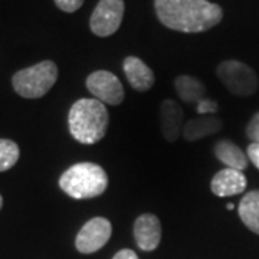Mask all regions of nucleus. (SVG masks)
<instances>
[{
	"instance_id": "23",
	"label": "nucleus",
	"mask_w": 259,
	"mask_h": 259,
	"mask_svg": "<svg viewBox=\"0 0 259 259\" xmlns=\"http://www.w3.org/2000/svg\"><path fill=\"white\" fill-rule=\"evenodd\" d=\"M2 206H3V197H2V194H0V209H2Z\"/></svg>"
},
{
	"instance_id": "9",
	"label": "nucleus",
	"mask_w": 259,
	"mask_h": 259,
	"mask_svg": "<svg viewBox=\"0 0 259 259\" xmlns=\"http://www.w3.org/2000/svg\"><path fill=\"white\" fill-rule=\"evenodd\" d=\"M134 238L141 250H154L161 241V223L156 214L143 213L134 222Z\"/></svg>"
},
{
	"instance_id": "20",
	"label": "nucleus",
	"mask_w": 259,
	"mask_h": 259,
	"mask_svg": "<svg viewBox=\"0 0 259 259\" xmlns=\"http://www.w3.org/2000/svg\"><path fill=\"white\" fill-rule=\"evenodd\" d=\"M246 156L250 163H253V166L259 168V144L258 143H250L246 150Z\"/></svg>"
},
{
	"instance_id": "11",
	"label": "nucleus",
	"mask_w": 259,
	"mask_h": 259,
	"mask_svg": "<svg viewBox=\"0 0 259 259\" xmlns=\"http://www.w3.org/2000/svg\"><path fill=\"white\" fill-rule=\"evenodd\" d=\"M246 185H248L246 177L242 171L226 167L213 176L210 189L212 193L218 197H229V196L243 193Z\"/></svg>"
},
{
	"instance_id": "1",
	"label": "nucleus",
	"mask_w": 259,
	"mask_h": 259,
	"mask_svg": "<svg viewBox=\"0 0 259 259\" xmlns=\"http://www.w3.org/2000/svg\"><path fill=\"white\" fill-rule=\"evenodd\" d=\"M154 9L166 28L183 33L206 32L223 18L222 8L209 0H156Z\"/></svg>"
},
{
	"instance_id": "8",
	"label": "nucleus",
	"mask_w": 259,
	"mask_h": 259,
	"mask_svg": "<svg viewBox=\"0 0 259 259\" xmlns=\"http://www.w3.org/2000/svg\"><path fill=\"white\" fill-rule=\"evenodd\" d=\"M112 233L111 222L105 218H93L83 225L75 239V248L81 253H94L110 241Z\"/></svg>"
},
{
	"instance_id": "6",
	"label": "nucleus",
	"mask_w": 259,
	"mask_h": 259,
	"mask_svg": "<svg viewBox=\"0 0 259 259\" xmlns=\"http://www.w3.org/2000/svg\"><path fill=\"white\" fill-rule=\"evenodd\" d=\"M122 16L124 0H100L90 19V29L97 36H111L121 26Z\"/></svg>"
},
{
	"instance_id": "10",
	"label": "nucleus",
	"mask_w": 259,
	"mask_h": 259,
	"mask_svg": "<svg viewBox=\"0 0 259 259\" xmlns=\"http://www.w3.org/2000/svg\"><path fill=\"white\" fill-rule=\"evenodd\" d=\"M185 111L175 100H164L160 105L161 134L168 143H175L183 133Z\"/></svg>"
},
{
	"instance_id": "18",
	"label": "nucleus",
	"mask_w": 259,
	"mask_h": 259,
	"mask_svg": "<svg viewBox=\"0 0 259 259\" xmlns=\"http://www.w3.org/2000/svg\"><path fill=\"white\" fill-rule=\"evenodd\" d=\"M246 136L248 139L252 140V143L259 144V111L253 114V117L246 125Z\"/></svg>"
},
{
	"instance_id": "16",
	"label": "nucleus",
	"mask_w": 259,
	"mask_h": 259,
	"mask_svg": "<svg viewBox=\"0 0 259 259\" xmlns=\"http://www.w3.org/2000/svg\"><path fill=\"white\" fill-rule=\"evenodd\" d=\"M238 213L243 225L259 235V190H252L242 197Z\"/></svg>"
},
{
	"instance_id": "12",
	"label": "nucleus",
	"mask_w": 259,
	"mask_h": 259,
	"mask_svg": "<svg viewBox=\"0 0 259 259\" xmlns=\"http://www.w3.org/2000/svg\"><path fill=\"white\" fill-rule=\"evenodd\" d=\"M122 69L130 85L139 93H146L151 90L156 82L154 72L137 56H127L122 62Z\"/></svg>"
},
{
	"instance_id": "19",
	"label": "nucleus",
	"mask_w": 259,
	"mask_h": 259,
	"mask_svg": "<svg viewBox=\"0 0 259 259\" xmlns=\"http://www.w3.org/2000/svg\"><path fill=\"white\" fill-rule=\"evenodd\" d=\"M55 5L66 13H74L83 5V0H55Z\"/></svg>"
},
{
	"instance_id": "3",
	"label": "nucleus",
	"mask_w": 259,
	"mask_h": 259,
	"mask_svg": "<svg viewBox=\"0 0 259 259\" xmlns=\"http://www.w3.org/2000/svg\"><path fill=\"white\" fill-rule=\"evenodd\" d=\"M59 187L76 200L94 199L107 190L108 176L105 170L95 163H76L59 177Z\"/></svg>"
},
{
	"instance_id": "21",
	"label": "nucleus",
	"mask_w": 259,
	"mask_h": 259,
	"mask_svg": "<svg viewBox=\"0 0 259 259\" xmlns=\"http://www.w3.org/2000/svg\"><path fill=\"white\" fill-rule=\"evenodd\" d=\"M112 259H139V256H137V253H136L134 250L121 249L120 252H117V253L114 255V258Z\"/></svg>"
},
{
	"instance_id": "4",
	"label": "nucleus",
	"mask_w": 259,
	"mask_h": 259,
	"mask_svg": "<svg viewBox=\"0 0 259 259\" xmlns=\"http://www.w3.org/2000/svg\"><path fill=\"white\" fill-rule=\"evenodd\" d=\"M58 79V66L52 61H42L39 64L20 69L12 78L16 94L23 98H42L55 85Z\"/></svg>"
},
{
	"instance_id": "5",
	"label": "nucleus",
	"mask_w": 259,
	"mask_h": 259,
	"mask_svg": "<svg viewBox=\"0 0 259 259\" xmlns=\"http://www.w3.org/2000/svg\"><path fill=\"white\" fill-rule=\"evenodd\" d=\"M216 74L228 91L233 95L250 97L258 90V76L255 71L239 61H223L218 66Z\"/></svg>"
},
{
	"instance_id": "14",
	"label": "nucleus",
	"mask_w": 259,
	"mask_h": 259,
	"mask_svg": "<svg viewBox=\"0 0 259 259\" xmlns=\"http://www.w3.org/2000/svg\"><path fill=\"white\" fill-rule=\"evenodd\" d=\"M175 87L180 97V100L186 104H202L204 100H207L206 87L200 79L190 76V75H180L175 79Z\"/></svg>"
},
{
	"instance_id": "13",
	"label": "nucleus",
	"mask_w": 259,
	"mask_h": 259,
	"mask_svg": "<svg viewBox=\"0 0 259 259\" xmlns=\"http://www.w3.org/2000/svg\"><path fill=\"white\" fill-rule=\"evenodd\" d=\"M222 128V121L213 114H204L189 120L183 125V137L187 141H197L216 134Z\"/></svg>"
},
{
	"instance_id": "2",
	"label": "nucleus",
	"mask_w": 259,
	"mask_h": 259,
	"mask_svg": "<svg viewBox=\"0 0 259 259\" xmlns=\"http://www.w3.org/2000/svg\"><path fill=\"white\" fill-rule=\"evenodd\" d=\"M110 114L107 107L95 98H81L71 107L68 125L71 136L81 144L101 141L108 128Z\"/></svg>"
},
{
	"instance_id": "17",
	"label": "nucleus",
	"mask_w": 259,
	"mask_h": 259,
	"mask_svg": "<svg viewBox=\"0 0 259 259\" xmlns=\"http://www.w3.org/2000/svg\"><path fill=\"white\" fill-rule=\"evenodd\" d=\"M20 157L19 146L8 139H0V173L8 171L18 163Z\"/></svg>"
},
{
	"instance_id": "7",
	"label": "nucleus",
	"mask_w": 259,
	"mask_h": 259,
	"mask_svg": "<svg viewBox=\"0 0 259 259\" xmlns=\"http://www.w3.org/2000/svg\"><path fill=\"white\" fill-rule=\"evenodd\" d=\"M87 88L95 100L108 105H120L124 101V87L117 75L110 71H95L87 78Z\"/></svg>"
},
{
	"instance_id": "15",
	"label": "nucleus",
	"mask_w": 259,
	"mask_h": 259,
	"mask_svg": "<svg viewBox=\"0 0 259 259\" xmlns=\"http://www.w3.org/2000/svg\"><path fill=\"white\" fill-rule=\"evenodd\" d=\"M214 156L216 158L226 164L229 168L235 170H245L248 167V156L245 154V151H242L235 143H232L231 140H221L219 143L214 144Z\"/></svg>"
},
{
	"instance_id": "22",
	"label": "nucleus",
	"mask_w": 259,
	"mask_h": 259,
	"mask_svg": "<svg viewBox=\"0 0 259 259\" xmlns=\"http://www.w3.org/2000/svg\"><path fill=\"white\" fill-rule=\"evenodd\" d=\"M226 207H228L229 210H232V209H233V203H229L228 206H226Z\"/></svg>"
}]
</instances>
